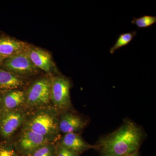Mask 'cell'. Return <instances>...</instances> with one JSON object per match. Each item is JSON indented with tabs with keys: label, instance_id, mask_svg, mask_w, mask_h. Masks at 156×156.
Returning a JSON list of instances; mask_svg holds the SVG:
<instances>
[{
	"label": "cell",
	"instance_id": "obj_15",
	"mask_svg": "<svg viewBox=\"0 0 156 156\" xmlns=\"http://www.w3.org/2000/svg\"><path fill=\"white\" fill-rule=\"evenodd\" d=\"M30 156H56V144H46L35 151Z\"/></svg>",
	"mask_w": 156,
	"mask_h": 156
},
{
	"label": "cell",
	"instance_id": "obj_12",
	"mask_svg": "<svg viewBox=\"0 0 156 156\" xmlns=\"http://www.w3.org/2000/svg\"><path fill=\"white\" fill-rule=\"evenodd\" d=\"M2 95L0 110L11 111L23 108L25 92L20 89L5 91Z\"/></svg>",
	"mask_w": 156,
	"mask_h": 156
},
{
	"label": "cell",
	"instance_id": "obj_14",
	"mask_svg": "<svg viewBox=\"0 0 156 156\" xmlns=\"http://www.w3.org/2000/svg\"><path fill=\"white\" fill-rule=\"evenodd\" d=\"M137 34L136 31L121 34L114 46L110 49V53L113 54L118 49L127 46Z\"/></svg>",
	"mask_w": 156,
	"mask_h": 156
},
{
	"label": "cell",
	"instance_id": "obj_4",
	"mask_svg": "<svg viewBox=\"0 0 156 156\" xmlns=\"http://www.w3.org/2000/svg\"><path fill=\"white\" fill-rule=\"evenodd\" d=\"M71 86L70 81L65 76L51 77L50 102L59 113L73 110L70 94Z\"/></svg>",
	"mask_w": 156,
	"mask_h": 156
},
{
	"label": "cell",
	"instance_id": "obj_3",
	"mask_svg": "<svg viewBox=\"0 0 156 156\" xmlns=\"http://www.w3.org/2000/svg\"><path fill=\"white\" fill-rule=\"evenodd\" d=\"M51 77H43L34 81L25 92L23 108L27 112L51 105L50 89Z\"/></svg>",
	"mask_w": 156,
	"mask_h": 156
},
{
	"label": "cell",
	"instance_id": "obj_19",
	"mask_svg": "<svg viewBox=\"0 0 156 156\" xmlns=\"http://www.w3.org/2000/svg\"><path fill=\"white\" fill-rule=\"evenodd\" d=\"M125 156H139V155H138V152H136L134 153Z\"/></svg>",
	"mask_w": 156,
	"mask_h": 156
},
{
	"label": "cell",
	"instance_id": "obj_22",
	"mask_svg": "<svg viewBox=\"0 0 156 156\" xmlns=\"http://www.w3.org/2000/svg\"><path fill=\"white\" fill-rule=\"evenodd\" d=\"M15 156H21L19 154H18L17 153V152H16V154H15Z\"/></svg>",
	"mask_w": 156,
	"mask_h": 156
},
{
	"label": "cell",
	"instance_id": "obj_16",
	"mask_svg": "<svg viewBox=\"0 0 156 156\" xmlns=\"http://www.w3.org/2000/svg\"><path fill=\"white\" fill-rule=\"evenodd\" d=\"M156 22V16L144 15L139 18L134 17L131 21L132 24H135L139 28L150 27Z\"/></svg>",
	"mask_w": 156,
	"mask_h": 156
},
{
	"label": "cell",
	"instance_id": "obj_8",
	"mask_svg": "<svg viewBox=\"0 0 156 156\" xmlns=\"http://www.w3.org/2000/svg\"><path fill=\"white\" fill-rule=\"evenodd\" d=\"M88 120L79 114L74 110L59 113L58 128L63 134L75 133L80 134L88 124Z\"/></svg>",
	"mask_w": 156,
	"mask_h": 156
},
{
	"label": "cell",
	"instance_id": "obj_17",
	"mask_svg": "<svg viewBox=\"0 0 156 156\" xmlns=\"http://www.w3.org/2000/svg\"><path fill=\"white\" fill-rule=\"evenodd\" d=\"M15 154L12 141H7L0 145V156H15Z\"/></svg>",
	"mask_w": 156,
	"mask_h": 156
},
{
	"label": "cell",
	"instance_id": "obj_6",
	"mask_svg": "<svg viewBox=\"0 0 156 156\" xmlns=\"http://www.w3.org/2000/svg\"><path fill=\"white\" fill-rule=\"evenodd\" d=\"M11 141L16 152L21 156H30L39 147L50 143L41 135L23 127Z\"/></svg>",
	"mask_w": 156,
	"mask_h": 156
},
{
	"label": "cell",
	"instance_id": "obj_2",
	"mask_svg": "<svg viewBox=\"0 0 156 156\" xmlns=\"http://www.w3.org/2000/svg\"><path fill=\"white\" fill-rule=\"evenodd\" d=\"M59 113L51 105L29 112L23 128L29 129L56 144L62 136L58 128Z\"/></svg>",
	"mask_w": 156,
	"mask_h": 156
},
{
	"label": "cell",
	"instance_id": "obj_9",
	"mask_svg": "<svg viewBox=\"0 0 156 156\" xmlns=\"http://www.w3.org/2000/svg\"><path fill=\"white\" fill-rule=\"evenodd\" d=\"M27 54L34 66L47 73H51L55 69L51 54L41 48L30 46Z\"/></svg>",
	"mask_w": 156,
	"mask_h": 156
},
{
	"label": "cell",
	"instance_id": "obj_18",
	"mask_svg": "<svg viewBox=\"0 0 156 156\" xmlns=\"http://www.w3.org/2000/svg\"><path fill=\"white\" fill-rule=\"evenodd\" d=\"M56 156H80V155L71 151L69 150L65 147L56 143Z\"/></svg>",
	"mask_w": 156,
	"mask_h": 156
},
{
	"label": "cell",
	"instance_id": "obj_7",
	"mask_svg": "<svg viewBox=\"0 0 156 156\" xmlns=\"http://www.w3.org/2000/svg\"><path fill=\"white\" fill-rule=\"evenodd\" d=\"M3 69L23 78L31 76L38 73L26 52L11 56L4 60Z\"/></svg>",
	"mask_w": 156,
	"mask_h": 156
},
{
	"label": "cell",
	"instance_id": "obj_5",
	"mask_svg": "<svg viewBox=\"0 0 156 156\" xmlns=\"http://www.w3.org/2000/svg\"><path fill=\"white\" fill-rule=\"evenodd\" d=\"M28 113L23 108L0 110V135L7 141H11L23 126Z\"/></svg>",
	"mask_w": 156,
	"mask_h": 156
},
{
	"label": "cell",
	"instance_id": "obj_20",
	"mask_svg": "<svg viewBox=\"0 0 156 156\" xmlns=\"http://www.w3.org/2000/svg\"><path fill=\"white\" fill-rule=\"evenodd\" d=\"M4 59L2 57H0V64H2L3 63V61H4Z\"/></svg>",
	"mask_w": 156,
	"mask_h": 156
},
{
	"label": "cell",
	"instance_id": "obj_21",
	"mask_svg": "<svg viewBox=\"0 0 156 156\" xmlns=\"http://www.w3.org/2000/svg\"><path fill=\"white\" fill-rule=\"evenodd\" d=\"M1 102H2V95H0V109H1Z\"/></svg>",
	"mask_w": 156,
	"mask_h": 156
},
{
	"label": "cell",
	"instance_id": "obj_10",
	"mask_svg": "<svg viewBox=\"0 0 156 156\" xmlns=\"http://www.w3.org/2000/svg\"><path fill=\"white\" fill-rule=\"evenodd\" d=\"M30 45L8 36H0V57L6 58L26 52Z\"/></svg>",
	"mask_w": 156,
	"mask_h": 156
},
{
	"label": "cell",
	"instance_id": "obj_13",
	"mask_svg": "<svg viewBox=\"0 0 156 156\" xmlns=\"http://www.w3.org/2000/svg\"><path fill=\"white\" fill-rule=\"evenodd\" d=\"M24 78L14 74L8 71L0 68V89L7 91L20 89L25 86Z\"/></svg>",
	"mask_w": 156,
	"mask_h": 156
},
{
	"label": "cell",
	"instance_id": "obj_11",
	"mask_svg": "<svg viewBox=\"0 0 156 156\" xmlns=\"http://www.w3.org/2000/svg\"><path fill=\"white\" fill-rule=\"evenodd\" d=\"M56 143L80 155L86 151L96 149V145H91L86 142L78 133L63 134Z\"/></svg>",
	"mask_w": 156,
	"mask_h": 156
},
{
	"label": "cell",
	"instance_id": "obj_1",
	"mask_svg": "<svg viewBox=\"0 0 156 156\" xmlns=\"http://www.w3.org/2000/svg\"><path fill=\"white\" fill-rule=\"evenodd\" d=\"M141 128L126 120L116 130L101 137L96 149L101 156H125L137 152L144 139Z\"/></svg>",
	"mask_w": 156,
	"mask_h": 156
}]
</instances>
